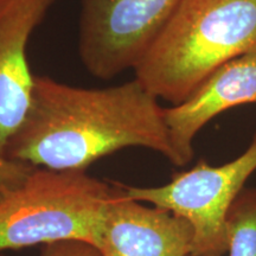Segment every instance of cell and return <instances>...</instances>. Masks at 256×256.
I'll use <instances>...</instances> for the list:
<instances>
[{
  "instance_id": "obj_11",
  "label": "cell",
  "mask_w": 256,
  "mask_h": 256,
  "mask_svg": "<svg viewBox=\"0 0 256 256\" xmlns=\"http://www.w3.org/2000/svg\"><path fill=\"white\" fill-rule=\"evenodd\" d=\"M98 250L80 242H60L46 244L40 256H95Z\"/></svg>"
},
{
  "instance_id": "obj_7",
  "label": "cell",
  "mask_w": 256,
  "mask_h": 256,
  "mask_svg": "<svg viewBox=\"0 0 256 256\" xmlns=\"http://www.w3.org/2000/svg\"><path fill=\"white\" fill-rule=\"evenodd\" d=\"M56 0H0V156L26 119L36 75L28 44Z\"/></svg>"
},
{
  "instance_id": "obj_3",
  "label": "cell",
  "mask_w": 256,
  "mask_h": 256,
  "mask_svg": "<svg viewBox=\"0 0 256 256\" xmlns=\"http://www.w3.org/2000/svg\"><path fill=\"white\" fill-rule=\"evenodd\" d=\"M114 184L86 170L36 168L26 180L0 200V252L80 242L96 247Z\"/></svg>"
},
{
  "instance_id": "obj_12",
  "label": "cell",
  "mask_w": 256,
  "mask_h": 256,
  "mask_svg": "<svg viewBox=\"0 0 256 256\" xmlns=\"http://www.w3.org/2000/svg\"><path fill=\"white\" fill-rule=\"evenodd\" d=\"M188 256H215V255H200V254H190Z\"/></svg>"
},
{
  "instance_id": "obj_1",
  "label": "cell",
  "mask_w": 256,
  "mask_h": 256,
  "mask_svg": "<svg viewBox=\"0 0 256 256\" xmlns=\"http://www.w3.org/2000/svg\"><path fill=\"white\" fill-rule=\"evenodd\" d=\"M158 100L136 78L88 89L36 75L30 110L6 158L36 168L86 170L120 150L142 147L176 165Z\"/></svg>"
},
{
  "instance_id": "obj_13",
  "label": "cell",
  "mask_w": 256,
  "mask_h": 256,
  "mask_svg": "<svg viewBox=\"0 0 256 256\" xmlns=\"http://www.w3.org/2000/svg\"><path fill=\"white\" fill-rule=\"evenodd\" d=\"M95 256H100V255H98V254H96V255H95Z\"/></svg>"
},
{
  "instance_id": "obj_10",
  "label": "cell",
  "mask_w": 256,
  "mask_h": 256,
  "mask_svg": "<svg viewBox=\"0 0 256 256\" xmlns=\"http://www.w3.org/2000/svg\"><path fill=\"white\" fill-rule=\"evenodd\" d=\"M34 166L0 156V200L20 186Z\"/></svg>"
},
{
  "instance_id": "obj_2",
  "label": "cell",
  "mask_w": 256,
  "mask_h": 256,
  "mask_svg": "<svg viewBox=\"0 0 256 256\" xmlns=\"http://www.w3.org/2000/svg\"><path fill=\"white\" fill-rule=\"evenodd\" d=\"M255 50L256 0H182L134 78L176 106L224 63Z\"/></svg>"
},
{
  "instance_id": "obj_9",
  "label": "cell",
  "mask_w": 256,
  "mask_h": 256,
  "mask_svg": "<svg viewBox=\"0 0 256 256\" xmlns=\"http://www.w3.org/2000/svg\"><path fill=\"white\" fill-rule=\"evenodd\" d=\"M226 256H256V188H243L226 216Z\"/></svg>"
},
{
  "instance_id": "obj_6",
  "label": "cell",
  "mask_w": 256,
  "mask_h": 256,
  "mask_svg": "<svg viewBox=\"0 0 256 256\" xmlns=\"http://www.w3.org/2000/svg\"><path fill=\"white\" fill-rule=\"evenodd\" d=\"M98 230L100 256H188L194 249V229L183 217L127 197L120 184Z\"/></svg>"
},
{
  "instance_id": "obj_5",
  "label": "cell",
  "mask_w": 256,
  "mask_h": 256,
  "mask_svg": "<svg viewBox=\"0 0 256 256\" xmlns=\"http://www.w3.org/2000/svg\"><path fill=\"white\" fill-rule=\"evenodd\" d=\"M182 0H82L80 56L95 78L134 69Z\"/></svg>"
},
{
  "instance_id": "obj_4",
  "label": "cell",
  "mask_w": 256,
  "mask_h": 256,
  "mask_svg": "<svg viewBox=\"0 0 256 256\" xmlns=\"http://www.w3.org/2000/svg\"><path fill=\"white\" fill-rule=\"evenodd\" d=\"M256 171V133L248 148L232 162L212 166L200 160L162 186L121 185L127 197L183 217L194 229L192 254L226 252V216L248 178Z\"/></svg>"
},
{
  "instance_id": "obj_8",
  "label": "cell",
  "mask_w": 256,
  "mask_h": 256,
  "mask_svg": "<svg viewBox=\"0 0 256 256\" xmlns=\"http://www.w3.org/2000/svg\"><path fill=\"white\" fill-rule=\"evenodd\" d=\"M256 104V50L224 63L182 104L165 108V122L177 159L194 158V140L214 118L238 106Z\"/></svg>"
}]
</instances>
